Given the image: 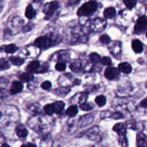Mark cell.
I'll return each mask as SVG.
<instances>
[{"mask_svg":"<svg viewBox=\"0 0 147 147\" xmlns=\"http://www.w3.org/2000/svg\"><path fill=\"white\" fill-rule=\"evenodd\" d=\"M98 4L96 1H89L83 4L78 10L79 16H90L96 11Z\"/></svg>","mask_w":147,"mask_h":147,"instance_id":"1","label":"cell"},{"mask_svg":"<svg viewBox=\"0 0 147 147\" xmlns=\"http://www.w3.org/2000/svg\"><path fill=\"white\" fill-rule=\"evenodd\" d=\"M107 25V22L103 18H96L90 22V28L93 32H100L103 31Z\"/></svg>","mask_w":147,"mask_h":147,"instance_id":"2","label":"cell"},{"mask_svg":"<svg viewBox=\"0 0 147 147\" xmlns=\"http://www.w3.org/2000/svg\"><path fill=\"white\" fill-rule=\"evenodd\" d=\"M147 29V17L146 16H142L138 19L134 27V32L136 34H141Z\"/></svg>","mask_w":147,"mask_h":147,"instance_id":"3","label":"cell"},{"mask_svg":"<svg viewBox=\"0 0 147 147\" xmlns=\"http://www.w3.org/2000/svg\"><path fill=\"white\" fill-rule=\"evenodd\" d=\"M52 39L47 36H42L38 37L34 41V45L40 49H46L52 45Z\"/></svg>","mask_w":147,"mask_h":147,"instance_id":"4","label":"cell"},{"mask_svg":"<svg viewBox=\"0 0 147 147\" xmlns=\"http://www.w3.org/2000/svg\"><path fill=\"white\" fill-rule=\"evenodd\" d=\"M59 4L57 1H52L45 5L44 12L46 14V19L48 20L49 18L53 17L55 11L58 9Z\"/></svg>","mask_w":147,"mask_h":147,"instance_id":"5","label":"cell"},{"mask_svg":"<svg viewBox=\"0 0 147 147\" xmlns=\"http://www.w3.org/2000/svg\"><path fill=\"white\" fill-rule=\"evenodd\" d=\"M105 77L109 80H113L119 76V69L113 67H109L105 70Z\"/></svg>","mask_w":147,"mask_h":147,"instance_id":"6","label":"cell"},{"mask_svg":"<svg viewBox=\"0 0 147 147\" xmlns=\"http://www.w3.org/2000/svg\"><path fill=\"white\" fill-rule=\"evenodd\" d=\"M137 147H147V136L142 132H139L136 135Z\"/></svg>","mask_w":147,"mask_h":147,"instance_id":"7","label":"cell"},{"mask_svg":"<svg viewBox=\"0 0 147 147\" xmlns=\"http://www.w3.org/2000/svg\"><path fill=\"white\" fill-rule=\"evenodd\" d=\"M87 136L91 140L95 142H99L100 140V136L99 135V129L98 127H94L87 131Z\"/></svg>","mask_w":147,"mask_h":147,"instance_id":"8","label":"cell"},{"mask_svg":"<svg viewBox=\"0 0 147 147\" xmlns=\"http://www.w3.org/2000/svg\"><path fill=\"white\" fill-rule=\"evenodd\" d=\"M126 125L125 123H118L113 126V131L116 132L119 135V136H126Z\"/></svg>","mask_w":147,"mask_h":147,"instance_id":"9","label":"cell"},{"mask_svg":"<svg viewBox=\"0 0 147 147\" xmlns=\"http://www.w3.org/2000/svg\"><path fill=\"white\" fill-rule=\"evenodd\" d=\"M23 90V85L20 81H14L10 88V93L12 95L20 93Z\"/></svg>","mask_w":147,"mask_h":147,"instance_id":"10","label":"cell"},{"mask_svg":"<svg viewBox=\"0 0 147 147\" xmlns=\"http://www.w3.org/2000/svg\"><path fill=\"white\" fill-rule=\"evenodd\" d=\"M132 48L136 53H141L144 50V45L139 40H134L132 42Z\"/></svg>","mask_w":147,"mask_h":147,"instance_id":"11","label":"cell"},{"mask_svg":"<svg viewBox=\"0 0 147 147\" xmlns=\"http://www.w3.org/2000/svg\"><path fill=\"white\" fill-rule=\"evenodd\" d=\"M16 134L20 138H25L28 134V131L23 125H19L16 128Z\"/></svg>","mask_w":147,"mask_h":147,"instance_id":"12","label":"cell"},{"mask_svg":"<svg viewBox=\"0 0 147 147\" xmlns=\"http://www.w3.org/2000/svg\"><path fill=\"white\" fill-rule=\"evenodd\" d=\"M119 70L121 71L122 73L129 74L131 72L132 67L129 63H122L119 65Z\"/></svg>","mask_w":147,"mask_h":147,"instance_id":"13","label":"cell"},{"mask_svg":"<svg viewBox=\"0 0 147 147\" xmlns=\"http://www.w3.org/2000/svg\"><path fill=\"white\" fill-rule=\"evenodd\" d=\"M40 66V63L39 61H32L27 65V70L29 73H34V72H38L37 70Z\"/></svg>","mask_w":147,"mask_h":147,"instance_id":"14","label":"cell"},{"mask_svg":"<svg viewBox=\"0 0 147 147\" xmlns=\"http://www.w3.org/2000/svg\"><path fill=\"white\" fill-rule=\"evenodd\" d=\"M54 113H61L63 111L65 107V103L63 101H57L53 104Z\"/></svg>","mask_w":147,"mask_h":147,"instance_id":"15","label":"cell"},{"mask_svg":"<svg viewBox=\"0 0 147 147\" xmlns=\"http://www.w3.org/2000/svg\"><path fill=\"white\" fill-rule=\"evenodd\" d=\"M25 16L27 19H30V20L34 18L36 16L35 10L33 9L32 6L31 4H29L27 7V8H26Z\"/></svg>","mask_w":147,"mask_h":147,"instance_id":"16","label":"cell"},{"mask_svg":"<svg viewBox=\"0 0 147 147\" xmlns=\"http://www.w3.org/2000/svg\"><path fill=\"white\" fill-rule=\"evenodd\" d=\"M103 15L107 19H112L116 15V9L113 7H109L104 10Z\"/></svg>","mask_w":147,"mask_h":147,"instance_id":"17","label":"cell"},{"mask_svg":"<svg viewBox=\"0 0 147 147\" xmlns=\"http://www.w3.org/2000/svg\"><path fill=\"white\" fill-rule=\"evenodd\" d=\"M121 42H115L112 44V45L110 47V50L113 54H118L121 52Z\"/></svg>","mask_w":147,"mask_h":147,"instance_id":"18","label":"cell"},{"mask_svg":"<svg viewBox=\"0 0 147 147\" xmlns=\"http://www.w3.org/2000/svg\"><path fill=\"white\" fill-rule=\"evenodd\" d=\"M78 108L76 105H73V106H70L66 111V114L70 117H74L76 114L78 113Z\"/></svg>","mask_w":147,"mask_h":147,"instance_id":"19","label":"cell"},{"mask_svg":"<svg viewBox=\"0 0 147 147\" xmlns=\"http://www.w3.org/2000/svg\"><path fill=\"white\" fill-rule=\"evenodd\" d=\"M34 76L32 75L31 73H22L20 76V80L23 82H29L31 81L34 79Z\"/></svg>","mask_w":147,"mask_h":147,"instance_id":"20","label":"cell"},{"mask_svg":"<svg viewBox=\"0 0 147 147\" xmlns=\"http://www.w3.org/2000/svg\"><path fill=\"white\" fill-rule=\"evenodd\" d=\"M9 60L11 63V64L16 66H20L24 63V59L18 57H11L9 58Z\"/></svg>","mask_w":147,"mask_h":147,"instance_id":"21","label":"cell"},{"mask_svg":"<svg viewBox=\"0 0 147 147\" xmlns=\"http://www.w3.org/2000/svg\"><path fill=\"white\" fill-rule=\"evenodd\" d=\"M70 69L73 70V71L79 72L81 70L82 64L80 61H78V60H76V61L73 62V63H71V64H70Z\"/></svg>","mask_w":147,"mask_h":147,"instance_id":"22","label":"cell"},{"mask_svg":"<svg viewBox=\"0 0 147 147\" xmlns=\"http://www.w3.org/2000/svg\"><path fill=\"white\" fill-rule=\"evenodd\" d=\"M17 47L14 44H11L8 45H5L3 47V50H4V52L7 53H15L17 50Z\"/></svg>","mask_w":147,"mask_h":147,"instance_id":"23","label":"cell"},{"mask_svg":"<svg viewBox=\"0 0 147 147\" xmlns=\"http://www.w3.org/2000/svg\"><path fill=\"white\" fill-rule=\"evenodd\" d=\"M96 103H97V105L100 107L105 106L106 103V98L104 96L101 95V96H98V97H96V100H95Z\"/></svg>","mask_w":147,"mask_h":147,"instance_id":"24","label":"cell"},{"mask_svg":"<svg viewBox=\"0 0 147 147\" xmlns=\"http://www.w3.org/2000/svg\"><path fill=\"white\" fill-rule=\"evenodd\" d=\"M89 57H90V60H91V62H93V63H97L101 60L100 56L96 53H91V54L89 55Z\"/></svg>","mask_w":147,"mask_h":147,"instance_id":"25","label":"cell"},{"mask_svg":"<svg viewBox=\"0 0 147 147\" xmlns=\"http://www.w3.org/2000/svg\"><path fill=\"white\" fill-rule=\"evenodd\" d=\"M123 3L126 4V7L128 9H133L136 6L137 1L136 0H125V1H123Z\"/></svg>","mask_w":147,"mask_h":147,"instance_id":"26","label":"cell"},{"mask_svg":"<svg viewBox=\"0 0 147 147\" xmlns=\"http://www.w3.org/2000/svg\"><path fill=\"white\" fill-rule=\"evenodd\" d=\"M10 65L7 61H6L4 59H0V70H7L9 68Z\"/></svg>","mask_w":147,"mask_h":147,"instance_id":"27","label":"cell"},{"mask_svg":"<svg viewBox=\"0 0 147 147\" xmlns=\"http://www.w3.org/2000/svg\"><path fill=\"white\" fill-rule=\"evenodd\" d=\"M44 110H45V113H47V115H50V116L53 115V113H54L53 104L46 105V106L44 107Z\"/></svg>","mask_w":147,"mask_h":147,"instance_id":"28","label":"cell"},{"mask_svg":"<svg viewBox=\"0 0 147 147\" xmlns=\"http://www.w3.org/2000/svg\"><path fill=\"white\" fill-rule=\"evenodd\" d=\"M100 41L103 44H109L111 42V38L106 34H103L100 37Z\"/></svg>","mask_w":147,"mask_h":147,"instance_id":"29","label":"cell"},{"mask_svg":"<svg viewBox=\"0 0 147 147\" xmlns=\"http://www.w3.org/2000/svg\"><path fill=\"white\" fill-rule=\"evenodd\" d=\"M119 143L121 145L122 147H127L128 146V141L126 139V136H120L119 139Z\"/></svg>","mask_w":147,"mask_h":147,"instance_id":"30","label":"cell"},{"mask_svg":"<svg viewBox=\"0 0 147 147\" xmlns=\"http://www.w3.org/2000/svg\"><path fill=\"white\" fill-rule=\"evenodd\" d=\"M66 68V65L65 63H58L56 64L55 69L57 71H63L65 70Z\"/></svg>","mask_w":147,"mask_h":147,"instance_id":"31","label":"cell"},{"mask_svg":"<svg viewBox=\"0 0 147 147\" xmlns=\"http://www.w3.org/2000/svg\"><path fill=\"white\" fill-rule=\"evenodd\" d=\"M80 109L83 111H90L93 109V106L90 105V103H83L80 104Z\"/></svg>","mask_w":147,"mask_h":147,"instance_id":"32","label":"cell"},{"mask_svg":"<svg viewBox=\"0 0 147 147\" xmlns=\"http://www.w3.org/2000/svg\"><path fill=\"white\" fill-rule=\"evenodd\" d=\"M52 83L50 81H45L42 83L41 87L42 88L44 89V90H49V89L51 88Z\"/></svg>","mask_w":147,"mask_h":147,"instance_id":"33","label":"cell"},{"mask_svg":"<svg viewBox=\"0 0 147 147\" xmlns=\"http://www.w3.org/2000/svg\"><path fill=\"white\" fill-rule=\"evenodd\" d=\"M101 63L105 65H111L112 62L110 57H103V59H101Z\"/></svg>","mask_w":147,"mask_h":147,"instance_id":"34","label":"cell"},{"mask_svg":"<svg viewBox=\"0 0 147 147\" xmlns=\"http://www.w3.org/2000/svg\"><path fill=\"white\" fill-rule=\"evenodd\" d=\"M111 118H113L115 119H123V116L122 113H119V112H116V113H112L111 116H110Z\"/></svg>","mask_w":147,"mask_h":147,"instance_id":"35","label":"cell"},{"mask_svg":"<svg viewBox=\"0 0 147 147\" xmlns=\"http://www.w3.org/2000/svg\"><path fill=\"white\" fill-rule=\"evenodd\" d=\"M140 106L142 107L145 108V109H147V98L145 99H144L143 100H142L140 103Z\"/></svg>","mask_w":147,"mask_h":147,"instance_id":"36","label":"cell"},{"mask_svg":"<svg viewBox=\"0 0 147 147\" xmlns=\"http://www.w3.org/2000/svg\"><path fill=\"white\" fill-rule=\"evenodd\" d=\"M27 147H37L34 144H27Z\"/></svg>","mask_w":147,"mask_h":147,"instance_id":"37","label":"cell"},{"mask_svg":"<svg viewBox=\"0 0 147 147\" xmlns=\"http://www.w3.org/2000/svg\"><path fill=\"white\" fill-rule=\"evenodd\" d=\"M1 147H10V146H9V145L7 144H4L1 145Z\"/></svg>","mask_w":147,"mask_h":147,"instance_id":"38","label":"cell"},{"mask_svg":"<svg viewBox=\"0 0 147 147\" xmlns=\"http://www.w3.org/2000/svg\"><path fill=\"white\" fill-rule=\"evenodd\" d=\"M92 147H103V146H100V145H94V146H93Z\"/></svg>","mask_w":147,"mask_h":147,"instance_id":"39","label":"cell"},{"mask_svg":"<svg viewBox=\"0 0 147 147\" xmlns=\"http://www.w3.org/2000/svg\"><path fill=\"white\" fill-rule=\"evenodd\" d=\"M3 9V6L0 4V12H1V9Z\"/></svg>","mask_w":147,"mask_h":147,"instance_id":"40","label":"cell"},{"mask_svg":"<svg viewBox=\"0 0 147 147\" xmlns=\"http://www.w3.org/2000/svg\"><path fill=\"white\" fill-rule=\"evenodd\" d=\"M20 147H27V145H22V146H21Z\"/></svg>","mask_w":147,"mask_h":147,"instance_id":"41","label":"cell"},{"mask_svg":"<svg viewBox=\"0 0 147 147\" xmlns=\"http://www.w3.org/2000/svg\"><path fill=\"white\" fill-rule=\"evenodd\" d=\"M1 116H2V113H1V112L0 111V119L1 118Z\"/></svg>","mask_w":147,"mask_h":147,"instance_id":"42","label":"cell"},{"mask_svg":"<svg viewBox=\"0 0 147 147\" xmlns=\"http://www.w3.org/2000/svg\"><path fill=\"white\" fill-rule=\"evenodd\" d=\"M144 4H146L147 5V1H144Z\"/></svg>","mask_w":147,"mask_h":147,"instance_id":"43","label":"cell"},{"mask_svg":"<svg viewBox=\"0 0 147 147\" xmlns=\"http://www.w3.org/2000/svg\"><path fill=\"white\" fill-rule=\"evenodd\" d=\"M146 88H147V82H146Z\"/></svg>","mask_w":147,"mask_h":147,"instance_id":"44","label":"cell"},{"mask_svg":"<svg viewBox=\"0 0 147 147\" xmlns=\"http://www.w3.org/2000/svg\"><path fill=\"white\" fill-rule=\"evenodd\" d=\"M146 37H147V32H146Z\"/></svg>","mask_w":147,"mask_h":147,"instance_id":"45","label":"cell"}]
</instances>
